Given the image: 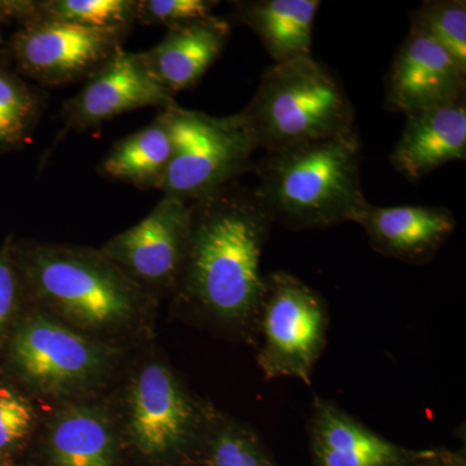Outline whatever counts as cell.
I'll use <instances>...</instances> for the list:
<instances>
[{
  "label": "cell",
  "mask_w": 466,
  "mask_h": 466,
  "mask_svg": "<svg viewBox=\"0 0 466 466\" xmlns=\"http://www.w3.org/2000/svg\"><path fill=\"white\" fill-rule=\"evenodd\" d=\"M272 223L256 188L238 182L192 202L186 293L220 320L256 328L267 287L260 259Z\"/></svg>",
  "instance_id": "1"
},
{
  "label": "cell",
  "mask_w": 466,
  "mask_h": 466,
  "mask_svg": "<svg viewBox=\"0 0 466 466\" xmlns=\"http://www.w3.org/2000/svg\"><path fill=\"white\" fill-rule=\"evenodd\" d=\"M357 128L266 153L253 171L274 222L290 229L354 223L367 205Z\"/></svg>",
  "instance_id": "2"
},
{
  "label": "cell",
  "mask_w": 466,
  "mask_h": 466,
  "mask_svg": "<svg viewBox=\"0 0 466 466\" xmlns=\"http://www.w3.org/2000/svg\"><path fill=\"white\" fill-rule=\"evenodd\" d=\"M266 153L355 128V110L341 82L312 56L274 64L240 110Z\"/></svg>",
  "instance_id": "3"
},
{
  "label": "cell",
  "mask_w": 466,
  "mask_h": 466,
  "mask_svg": "<svg viewBox=\"0 0 466 466\" xmlns=\"http://www.w3.org/2000/svg\"><path fill=\"white\" fill-rule=\"evenodd\" d=\"M165 110L173 140V158L161 189L165 196L192 204L253 170L258 146L241 112L217 116L177 103Z\"/></svg>",
  "instance_id": "4"
},
{
  "label": "cell",
  "mask_w": 466,
  "mask_h": 466,
  "mask_svg": "<svg viewBox=\"0 0 466 466\" xmlns=\"http://www.w3.org/2000/svg\"><path fill=\"white\" fill-rule=\"evenodd\" d=\"M21 266L34 290L87 325L116 323L130 317L137 290L106 257L66 248L38 247Z\"/></svg>",
  "instance_id": "5"
},
{
  "label": "cell",
  "mask_w": 466,
  "mask_h": 466,
  "mask_svg": "<svg viewBox=\"0 0 466 466\" xmlns=\"http://www.w3.org/2000/svg\"><path fill=\"white\" fill-rule=\"evenodd\" d=\"M257 327L262 336L258 366L267 381L296 379L311 383L327 345L328 309L317 290L287 271L267 275Z\"/></svg>",
  "instance_id": "6"
},
{
  "label": "cell",
  "mask_w": 466,
  "mask_h": 466,
  "mask_svg": "<svg viewBox=\"0 0 466 466\" xmlns=\"http://www.w3.org/2000/svg\"><path fill=\"white\" fill-rule=\"evenodd\" d=\"M128 33L36 18L18 25L9 39L8 54L18 76L57 87L91 78L124 48Z\"/></svg>",
  "instance_id": "7"
},
{
  "label": "cell",
  "mask_w": 466,
  "mask_h": 466,
  "mask_svg": "<svg viewBox=\"0 0 466 466\" xmlns=\"http://www.w3.org/2000/svg\"><path fill=\"white\" fill-rule=\"evenodd\" d=\"M191 231V204L162 196L148 216L104 248L119 269L146 283L173 284L182 278Z\"/></svg>",
  "instance_id": "8"
},
{
  "label": "cell",
  "mask_w": 466,
  "mask_h": 466,
  "mask_svg": "<svg viewBox=\"0 0 466 466\" xmlns=\"http://www.w3.org/2000/svg\"><path fill=\"white\" fill-rule=\"evenodd\" d=\"M177 103L144 63L142 55L121 48L86 81L76 96L63 106L66 128L88 131L143 108L167 109Z\"/></svg>",
  "instance_id": "9"
},
{
  "label": "cell",
  "mask_w": 466,
  "mask_h": 466,
  "mask_svg": "<svg viewBox=\"0 0 466 466\" xmlns=\"http://www.w3.org/2000/svg\"><path fill=\"white\" fill-rule=\"evenodd\" d=\"M198 410L171 370L147 366L131 392L130 431L137 449L162 456L182 451L195 435Z\"/></svg>",
  "instance_id": "10"
},
{
  "label": "cell",
  "mask_w": 466,
  "mask_h": 466,
  "mask_svg": "<svg viewBox=\"0 0 466 466\" xmlns=\"http://www.w3.org/2000/svg\"><path fill=\"white\" fill-rule=\"evenodd\" d=\"M466 70L431 39L410 32L392 60L386 109L404 115L465 97Z\"/></svg>",
  "instance_id": "11"
},
{
  "label": "cell",
  "mask_w": 466,
  "mask_h": 466,
  "mask_svg": "<svg viewBox=\"0 0 466 466\" xmlns=\"http://www.w3.org/2000/svg\"><path fill=\"white\" fill-rule=\"evenodd\" d=\"M309 435L317 466H410L425 452L392 443L333 401L319 398Z\"/></svg>",
  "instance_id": "12"
},
{
  "label": "cell",
  "mask_w": 466,
  "mask_h": 466,
  "mask_svg": "<svg viewBox=\"0 0 466 466\" xmlns=\"http://www.w3.org/2000/svg\"><path fill=\"white\" fill-rule=\"evenodd\" d=\"M354 223L363 227L373 249L408 263L428 262L455 232L456 218L443 207L382 208L367 202Z\"/></svg>",
  "instance_id": "13"
},
{
  "label": "cell",
  "mask_w": 466,
  "mask_h": 466,
  "mask_svg": "<svg viewBox=\"0 0 466 466\" xmlns=\"http://www.w3.org/2000/svg\"><path fill=\"white\" fill-rule=\"evenodd\" d=\"M406 118L400 140L389 157L401 177L419 182L450 162L465 161V97L410 113Z\"/></svg>",
  "instance_id": "14"
},
{
  "label": "cell",
  "mask_w": 466,
  "mask_h": 466,
  "mask_svg": "<svg viewBox=\"0 0 466 466\" xmlns=\"http://www.w3.org/2000/svg\"><path fill=\"white\" fill-rule=\"evenodd\" d=\"M14 357L27 379L46 389L66 388L99 367L96 350L63 325L34 319L18 332Z\"/></svg>",
  "instance_id": "15"
},
{
  "label": "cell",
  "mask_w": 466,
  "mask_h": 466,
  "mask_svg": "<svg viewBox=\"0 0 466 466\" xmlns=\"http://www.w3.org/2000/svg\"><path fill=\"white\" fill-rule=\"evenodd\" d=\"M229 36L231 24L213 15L167 30L157 46L140 55L159 84L175 96L201 81L225 51Z\"/></svg>",
  "instance_id": "16"
},
{
  "label": "cell",
  "mask_w": 466,
  "mask_h": 466,
  "mask_svg": "<svg viewBox=\"0 0 466 466\" xmlns=\"http://www.w3.org/2000/svg\"><path fill=\"white\" fill-rule=\"evenodd\" d=\"M319 0H245L232 3L233 17L256 33L274 64L311 56Z\"/></svg>",
  "instance_id": "17"
},
{
  "label": "cell",
  "mask_w": 466,
  "mask_h": 466,
  "mask_svg": "<svg viewBox=\"0 0 466 466\" xmlns=\"http://www.w3.org/2000/svg\"><path fill=\"white\" fill-rule=\"evenodd\" d=\"M173 158V140L167 110H159L152 124L116 142L99 167L106 179L130 184L135 188L164 187Z\"/></svg>",
  "instance_id": "18"
},
{
  "label": "cell",
  "mask_w": 466,
  "mask_h": 466,
  "mask_svg": "<svg viewBox=\"0 0 466 466\" xmlns=\"http://www.w3.org/2000/svg\"><path fill=\"white\" fill-rule=\"evenodd\" d=\"M55 466H113L116 441L109 422L90 410H69L51 433Z\"/></svg>",
  "instance_id": "19"
},
{
  "label": "cell",
  "mask_w": 466,
  "mask_h": 466,
  "mask_svg": "<svg viewBox=\"0 0 466 466\" xmlns=\"http://www.w3.org/2000/svg\"><path fill=\"white\" fill-rule=\"evenodd\" d=\"M45 103L43 92L0 66V152L23 149L32 142Z\"/></svg>",
  "instance_id": "20"
},
{
  "label": "cell",
  "mask_w": 466,
  "mask_h": 466,
  "mask_svg": "<svg viewBox=\"0 0 466 466\" xmlns=\"http://www.w3.org/2000/svg\"><path fill=\"white\" fill-rule=\"evenodd\" d=\"M410 32L420 34L443 48L466 70V3L429 0L410 15Z\"/></svg>",
  "instance_id": "21"
},
{
  "label": "cell",
  "mask_w": 466,
  "mask_h": 466,
  "mask_svg": "<svg viewBox=\"0 0 466 466\" xmlns=\"http://www.w3.org/2000/svg\"><path fill=\"white\" fill-rule=\"evenodd\" d=\"M137 0H42L38 18L92 29H128L137 23Z\"/></svg>",
  "instance_id": "22"
},
{
  "label": "cell",
  "mask_w": 466,
  "mask_h": 466,
  "mask_svg": "<svg viewBox=\"0 0 466 466\" xmlns=\"http://www.w3.org/2000/svg\"><path fill=\"white\" fill-rule=\"evenodd\" d=\"M208 466H276L263 443L242 426L219 428L208 446Z\"/></svg>",
  "instance_id": "23"
},
{
  "label": "cell",
  "mask_w": 466,
  "mask_h": 466,
  "mask_svg": "<svg viewBox=\"0 0 466 466\" xmlns=\"http://www.w3.org/2000/svg\"><path fill=\"white\" fill-rule=\"evenodd\" d=\"M217 0H137V23L175 29L213 16Z\"/></svg>",
  "instance_id": "24"
},
{
  "label": "cell",
  "mask_w": 466,
  "mask_h": 466,
  "mask_svg": "<svg viewBox=\"0 0 466 466\" xmlns=\"http://www.w3.org/2000/svg\"><path fill=\"white\" fill-rule=\"evenodd\" d=\"M32 408L15 392L0 389V450L16 443L29 431Z\"/></svg>",
  "instance_id": "25"
},
{
  "label": "cell",
  "mask_w": 466,
  "mask_h": 466,
  "mask_svg": "<svg viewBox=\"0 0 466 466\" xmlns=\"http://www.w3.org/2000/svg\"><path fill=\"white\" fill-rule=\"evenodd\" d=\"M18 274L7 249L0 253V329L16 303Z\"/></svg>",
  "instance_id": "26"
},
{
  "label": "cell",
  "mask_w": 466,
  "mask_h": 466,
  "mask_svg": "<svg viewBox=\"0 0 466 466\" xmlns=\"http://www.w3.org/2000/svg\"><path fill=\"white\" fill-rule=\"evenodd\" d=\"M410 466H465L464 460L455 453L443 451H425L421 458Z\"/></svg>",
  "instance_id": "27"
}]
</instances>
